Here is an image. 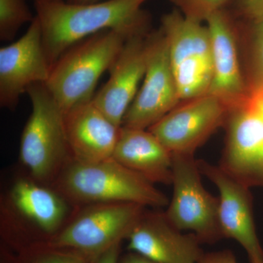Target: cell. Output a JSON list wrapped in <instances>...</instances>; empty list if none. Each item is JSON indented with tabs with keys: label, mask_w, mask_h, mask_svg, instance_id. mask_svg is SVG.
<instances>
[{
	"label": "cell",
	"mask_w": 263,
	"mask_h": 263,
	"mask_svg": "<svg viewBox=\"0 0 263 263\" xmlns=\"http://www.w3.org/2000/svg\"><path fill=\"white\" fill-rule=\"evenodd\" d=\"M119 263H160L152 260L149 258L136 253V252H128L127 254L121 256Z\"/></svg>",
	"instance_id": "484cf974"
},
{
	"label": "cell",
	"mask_w": 263,
	"mask_h": 263,
	"mask_svg": "<svg viewBox=\"0 0 263 263\" xmlns=\"http://www.w3.org/2000/svg\"><path fill=\"white\" fill-rule=\"evenodd\" d=\"M126 240L129 252L160 263H198L205 253L196 235L175 228L164 212L146 211Z\"/></svg>",
	"instance_id": "2e32d148"
},
{
	"label": "cell",
	"mask_w": 263,
	"mask_h": 263,
	"mask_svg": "<svg viewBox=\"0 0 263 263\" xmlns=\"http://www.w3.org/2000/svg\"><path fill=\"white\" fill-rule=\"evenodd\" d=\"M185 16L203 22L213 13L226 9L233 0H170Z\"/></svg>",
	"instance_id": "7402d4cb"
},
{
	"label": "cell",
	"mask_w": 263,
	"mask_h": 263,
	"mask_svg": "<svg viewBox=\"0 0 263 263\" xmlns=\"http://www.w3.org/2000/svg\"><path fill=\"white\" fill-rule=\"evenodd\" d=\"M112 157L152 183L172 184L173 155L149 130L121 127Z\"/></svg>",
	"instance_id": "ac0fdd59"
},
{
	"label": "cell",
	"mask_w": 263,
	"mask_h": 263,
	"mask_svg": "<svg viewBox=\"0 0 263 263\" xmlns=\"http://www.w3.org/2000/svg\"><path fill=\"white\" fill-rule=\"evenodd\" d=\"M102 0H66V2L72 4H91V3H98Z\"/></svg>",
	"instance_id": "83f0119b"
},
{
	"label": "cell",
	"mask_w": 263,
	"mask_h": 263,
	"mask_svg": "<svg viewBox=\"0 0 263 263\" xmlns=\"http://www.w3.org/2000/svg\"><path fill=\"white\" fill-rule=\"evenodd\" d=\"M139 33L143 32L105 29L76 43L60 57L46 85L64 114L92 100L100 77L110 70L128 38Z\"/></svg>",
	"instance_id": "277c9868"
},
{
	"label": "cell",
	"mask_w": 263,
	"mask_h": 263,
	"mask_svg": "<svg viewBox=\"0 0 263 263\" xmlns=\"http://www.w3.org/2000/svg\"><path fill=\"white\" fill-rule=\"evenodd\" d=\"M230 113L221 100L207 94L181 102L148 130L172 155H194L218 128L226 125Z\"/></svg>",
	"instance_id": "8fae6325"
},
{
	"label": "cell",
	"mask_w": 263,
	"mask_h": 263,
	"mask_svg": "<svg viewBox=\"0 0 263 263\" xmlns=\"http://www.w3.org/2000/svg\"><path fill=\"white\" fill-rule=\"evenodd\" d=\"M198 263H238L232 251L228 249L204 253Z\"/></svg>",
	"instance_id": "cb8c5ba5"
},
{
	"label": "cell",
	"mask_w": 263,
	"mask_h": 263,
	"mask_svg": "<svg viewBox=\"0 0 263 263\" xmlns=\"http://www.w3.org/2000/svg\"><path fill=\"white\" fill-rule=\"evenodd\" d=\"M202 175L219 191V220L224 238L238 242L249 263H263V249L254 224L252 196L249 186L224 172L219 165L197 160Z\"/></svg>",
	"instance_id": "5bb4252c"
},
{
	"label": "cell",
	"mask_w": 263,
	"mask_h": 263,
	"mask_svg": "<svg viewBox=\"0 0 263 263\" xmlns=\"http://www.w3.org/2000/svg\"><path fill=\"white\" fill-rule=\"evenodd\" d=\"M15 255L18 263H94L97 257L46 245L24 249Z\"/></svg>",
	"instance_id": "ffe728a7"
},
{
	"label": "cell",
	"mask_w": 263,
	"mask_h": 263,
	"mask_svg": "<svg viewBox=\"0 0 263 263\" xmlns=\"http://www.w3.org/2000/svg\"><path fill=\"white\" fill-rule=\"evenodd\" d=\"M240 19V33L245 39V78L251 94L263 90V15L253 20Z\"/></svg>",
	"instance_id": "d6986e66"
},
{
	"label": "cell",
	"mask_w": 263,
	"mask_h": 263,
	"mask_svg": "<svg viewBox=\"0 0 263 263\" xmlns=\"http://www.w3.org/2000/svg\"><path fill=\"white\" fill-rule=\"evenodd\" d=\"M52 186L75 206L130 202L160 209L167 207L170 202L155 183L113 157L95 163L70 161Z\"/></svg>",
	"instance_id": "3957f363"
},
{
	"label": "cell",
	"mask_w": 263,
	"mask_h": 263,
	"mask_svg": "<svg viewBox=\"0 0 263 263\" xmlns=\"http://www.w3.org/2000/svg\"><path fill=\"white\" fill-rule=\"evenodd\" d=\"M122 242L115 243L107 250L99 254L94 263H119L121 257Z\"/></svg>",
	"instance_id": "d4e9b609"
},
{
	"label": "cell",
	"mask_w": 263,
	"mask_h": 263,
	"mask_svg": "<svg viewBox=\"0 0 263 263\" xmlns=\"http://www.w3.org/2000/svg\"><path fill=\"white\" fill-rule=\"evenodd\" d=\"M146 211V207L130 202L83 205L43 245L96 257L115 243L126 240Z\"/></svg>",
	"instance_id": "52a82bcc"
},
{
	"label": "cell",
	"mask_w": 263,
	"mask_h": 263,
	"mask_svg": "<svg viewBox=\"0 0 263 263\" xmlns=\"http://www.w3.org/2000/svg\"><path fill=\"white\" fill-rule=\"evenodd\" d=\"M255 92L259 93L263 97V90L262 91H255ZM253 93V92H252Z\"/></svg>",
	"instance_id": "f546056e"
},
{
	"label": "cell",
	"mask_w": 263,
	"mask_h": 263,
	"mask_svg": "<svg viewBox=\"0 0 263 263\" xmlns=\"http://www.w3.org/2000/svg\"><path fill=\"white\" fill-rule=\"evenodd\" d=\"M0 263H18L15 252L5 245L1 247Z\"/></svg>",
	"instance_id": "4316f807"
},
{
	"label": "cell",
	"mask_w": 263,
	"mask_h": 263,
	"mask_svg": "<svg viewBox=\"0 0 263 263\" xmlns=\"http://www.w3.org/2000/svg\"><path fill=\"white\" fill-rule=\"evenodd\" d=\"M35 3H52V2L66 1V0H34Z\"/></svg>",
	"instance_id": "f1b7e54d"
},
{
	"label": "cell",
	"mask_w": 263,
	"mask_h": 263,
	"mask_svg": "<svg viewBox=\"0 0 263 263\" xmlns=\"http://www.w3.org/2000/svg\"><path fill=\"white\" fill-rule=\"evenodd\" d=\"M56 189L30 176L17 178L1 199V236L15 253L43 245L74 214Z\"/></svg>",
	"instance_id": "7a4b0ae2"
},
{
	"label": "cell",
	"mask_w": 263,
	"mask_h": 263,
	"mask_svg": "<svg viewBox=\"0 0 263 263\" xmlns=\"http://www.w3.org/2000/svg\"><path fill=\"white\" fill-rule=\"evenodd\" d=\"M181 103L162 29L151 32L143 84L129 107L122 127L149 129Z\"/></svg>",
	"instance_id": "30bf717a"
},
{
	"label": "cell",
	"mask_w": 263,
	"mask_h": 263,
	"mask_svg": "<svg viewBox=\"0 0 263 263\" xmlns=\"http://www.w3.org/2000/svg\"><path fill=\"white\" fill-rule=\"evenodd\" d=\"M65 127L72 160L95 163L112 157L122 127L107 118L92 99L65 114Z\"/></svg>",
	"instance_id": "e0dca14e"
},
{
	"label": "cell",
	"mask_w": 263,
	"mask_h": 263,
	"mask_svg": "<svg viewBox=\"0 0 263 263\" xmlns=\"http://www.w3.org/2000/svg\"><path fill=\"white\" fill-rule=\"evenodd\" d=\"M205 22L213 54V80L209 94L219 98L231 112L250 95L238 52L240 18L226 8L213 13Z\"/></svg>",
	"instance_id": "7c38bea8"
},
{
	"label": "cell",
	"mask_w": 263,
	"mask_h": 263,
	"mask_svg": "<svg viewBox=\"0 0 263 263\" xmlns=\"http://www.w3.org/2000/svg\"><path fill=\"white\" fill-rule=\"evenodd\" d=\"M27 93L32 113L21 137L19 159L31 178L50 186L72 160L65 114L45 83L32 85Z\"/></svg>",
	"instance_id": "5b68a950"
},
{
	"label": "cell",
	"mask_w": 263,
	"mask_h": 263,
	"mask_svg": "<svg viewBox=\"0 0 263 263\" xmlns=\"http://www.w3.org/2000/svg\"><path fill=\"white\" fill-rule=\"evenodd\" d=\"M34 18L26 0H0V40L13 41L19 29Z\"/></svg>",
	"instance_id": "44dd1931"
},
{
	"label": "cell",
	"mask_w": 263,
	"mask_h": 263,
	"mask_svg": "<svg viewBox=\"0 0 263 263\" xmlns=\"http://www.w3.org/2000/svg\"><path fill=\"white\" fill-rule=\"evenodd\" d=\"M235 14L245 20H253L263 15V0H236Z\"/></svg>",
	"instance_id": "603a6c76"
},
{
	"label": "cell",
	"mask_w": 263,
	"mask_h": 263,
	"mask_svg": "<svg viewBox=\"0 0 263 263\" xmlns=\"http://www.w3.org/2000/svg\"><path fill=\"white\" fill-rule=\"evenodd\" d=\"M181 102L209 94L213 80V54L206 25L179 10L162 16L161 27Z\"/></svg>",
	"instance_id": "8992f818"
},
{
	"label": "cell",
	"mask_w": 263,
	"mask_h": 263,
	"mask_svg": "<svg viewBox=\"0 0 263 263\" xmlns=\"http://www.w3.org/2000/svg\"><path fill=\"white\" fill-rule=\"evenodd\" d=\"M35 16L20 39L0 49V105L14 110L29 86L47 82L51 72Z\"/></svg>",
	"instance_id": "4fadbf2b"
},
{
	"label": "cell",
	"mask_w": 263,
	"mask_h": 263,
	"mask_svg": "<svg viewBox=\"0 0 263 263\" xmlns=\"http://www.w3.org/2000/svg\"><path fill=\"white\" fill-rule=\"evenodd\" d=\"M150 33L128 38L108 70V81L93 98L96 106L118 127H122L124 115L146 73Z\"/></svg>",
	"instance_id": "9a60e30c"
},
{
	"label": "cell",
	"mask_w": 263,
	"mask_h": 263,
	"mask_svg": "<svg viewBox=\"0 0 263 263\" xmlns=\"http://www.w3.org/2000/svg\"><path fill=\"white\" fill-rule=\"evenodd\" d=\"M146 1L102 0L91 4H72L66 1L34 3L51 68L76 43L105 29L149 32L150 15L142 8Z\"/></svg>",
	"instance_id": "6da1fadb"
},
{
	"label": "cell",
	"mask_w": 263,
	"mask_h": 263,
	"mask_svg": "<svg viewBox=\"0 0 263 263\" xmlns=\"http://www.w3.org/2000/svg\"><path fill=\"white\" fill-rule=\"evenodd\" d=\"M226 146L219 166L249 188H263V97L251 93L230 112Z\"/></svg>",
	"instance_id": "9c48e42d"
},
{
	"label": "cell",
	"mask_w": 263,
	"mask_h": 263,
	"mask_svg": "<svg viewBox=\"0 0 263 263\" xmlns=\"http://www.w3.org/2000/svg\"><path fill=\"white\" fill-rule=\"evenodd\" d=\"M173 196L164 212L171 224L194 233L202 243L224 238L219 220V197L204 187L194 155L173 154Z\"/></svg>",
	"instance_id": "ba28073f"
}]
</instances>
